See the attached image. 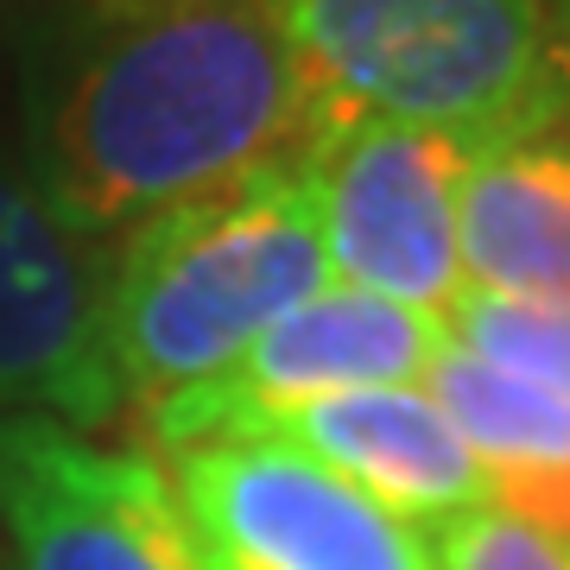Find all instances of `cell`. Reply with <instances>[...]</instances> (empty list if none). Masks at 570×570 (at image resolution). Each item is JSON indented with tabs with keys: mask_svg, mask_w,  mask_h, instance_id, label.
I'll return each instance as SVG.
<instances>
[{
	"mask_svg": "<svg viewBox=\"0 0 570 570\" xmlns=\"http://www.w3.org/2000/svg\"><path fill=\"white\" fill-rule=\"evenodd\" d=\"M324 134L273 0L108 7L32 134V178L82 235L305 165Z\"/></svg>",
	"mask_w": 570,
	"mask_h": 570,
	"instance_id": "obj_1",
	"label": "cell"
},
{
	"mask_svg": "<svg viewBox=\"0 0 570 570\" xmlns=\"http://www.w3.org/2000/svg\"><path fill=\"white\" fill-rule=\"evenodd\" d=\"M330 285L324 223L305 165L159 209L121 235L108 273V362L121 425L216 381L266 324Z\"/></svg>",
	"mask_w": 570,
	"mask_h": 570,
	"instance_id": "obj_2",
	"label": "cell"
},
{
	"mask_svg": "<svg viewBox=\"0 0 570 570\" xmlns=\"http://www.w3.org/2000/svg\"><path fill=\"white\" fill-rule=\"evenodd\" d=\"M324 121H406L456 146L570 121L539 0H273Z\"/></svg>",
	"mask_w": 570,
	"mask_h": 570,
	"instance_id": "obj_3",
	"label": "cell"
},
{
	"mask_svg": "<svg viewBox=\"0 0 570 570\" xmlns=\"http://www.w3.org/2000/svg\"><path fill=\"white\" fill-rule=\"evenodd\" d=\"M209 570H438L431 532L273 438L165 450Z\"/></svg>",
	"mask_w": 570,
	"mask_h": 570,
	"instance_id": "obj_4",
	"label": "cell"
},
{
	"mask_svg": "<svg viewBox=\"0 0 570 570\" xmlns=\"http://www.w3.org/2000/svg\"><path fill=\"white\" fill-rule=\"evenodd\" d=\"M115 247L63 223L32 165L0 153V419L96 431L121 419L108 362Z\"/></svg>",
	"mask_w": 570,
	"mask_h": 570,
	"instance_id": "obj_5",
	"label": "cell"
},
{
	"mask_svg": "<svg viewBox=\"0 0 570 570\" xmlns=\"http://www.w3.org/2000/svg\"><path fill=\"white\" fill-rule=\"evenodd\" d=\"M469 146L406 121H324L311 140V190L324 223L330 285L444 317L463 298L456 184Z\"/></svg>",
	"mask_w": 570,
	"mask_h": 570,
	"instance_id": "obj_6",
	"label": "cell"
},
{
	"mask_svg": "<svg viewBox=\"0 0 570 570\" xmlns=\"http://www.w3.org/2000/svg\"><path fill=\"white\" fill-rule=\"evenodd\" d=\"M7 570H209L153 450H108L58 419H0Z\"/></svg>",
	"mask_w": 570,
	"mask_h": 570,
	"instance_id": "obj_7",
	"label": "cell"
},
{
	"mask_svg": "<svg viewBox=\"0 0 570 570\" xmlns=\"http://www.w3.org/2000/svg\"><path fill=\"white\" fill-rule=\"evenodd\" d=\"M444 348V317L355 292V285H324L305 305L285 311L279 324H266L235 367L127 419V431L140 450H184L204 438H228L247 419L305 406V400L355 387H412L431 374Z\"/></svg>",
	"mask_w": 570,
	"mask_h": 570,
	"instance_id": "obj_8",
	"label": "cell"
},
{
	"mask_svg": "<svg viewBox=\"0 0 570 570\" xmlns=\"http://www.w3.org/2000/svg\"><path fill=\"white\" fill-rule=\"evenodd\" d=\"M228 438H273V444L305 450L311 463L336 469L343 482H355L412 527H444L469 508H489L475 456L463 450L444 406L425 393V381L305 400V406L247 419Z\"/></svg>",
	"mask_w": 570,
	"mask_h": 570,
	"instance_id": "obj_9",
	"label": "cell"
},
{
	"mask_svg": "<svg viewBox=\"0 0 570 570\" xmlns=\"http://www.w3.org/2000/svg\"><path fill=\"white\" fill-rule=\"evenodd\" d=\"M456 266L463 292L508 305L570 311V146H475L456 184Z\"/></svg>",
	"mask_w": 570,
	"mask_h": 570,
	"instance_id": "obj_10",
	"label": "cell"
},
{
	"mask_svg": "<svg viewBox=\"0 0 570 570\" xmlns=\"http://www.w3.org/2000/svg\"><path fill=\"white\" fill-rule=\"evenodd\" d=\"M425 393L475 456L489 508L570 539V393L520 381L456 343L431 362Z\"/></svg>",
	"mask_w": 570,
	"mask_h": 570,
	"instance_id": "obj_11",
	"label": "cell"
},
{
	"mask_svg": "<svg viewBox=\"0 0 570 570\" xmlns=\"http://www.w3.org/2000/svg\"><path fill=\"white\" fill-rule=\"evenodd\" d=\"M450 343L482 355V362L508 367L520 381L570 393V311L564 305H508V298H482L463 292L444 311Z\"/></svg>",
	"mask_w": 570,
	"mask_h": 570,
	"instance_id": "obj_12",
	"label": "cell"
},
{
	"mask_svg": "<svg viewBox=\"0 0 570 570\" xmlns=\"http://www.w3.org/2000/svg\"><path fill=\"white\" fill-rule=\"evenodd\" d=\"M438 570H570V539L527 527L501 508H469L431 527Z\"/></svg>",
	"mask_w": 570,
	"mask_h": 570,
	"instance_id": "obj_13",
	"label": "cell"
},
{
	"mask_svg": "<svg viewBox=\"0 0 570 570\" xmlns=\"http://www.w3.org/2000/svg\"><path fill=\"white\" fill-rule=\"evenodd\" d=\"M539 20H546V58H551V77H558V96H564V115H570V0H539Z\"/></svg>",
	"mask_w": 570,
	"mask_h": 570,
	"instance_id": "obj_14",
	"label": "cell"
},
{
	"mask_svg": "<svg viewBox=\"0 0 570 570\" xmlns=\"http://www.w3.org/2000/svg\"><path fill=\"white\" fill-rule=\"evenodd\" d=\"M108 7H127V0H102V13H108Z\"/></svg>",
	"mask_w": 570,
	"mask_h": 570,
	"instance_id": "obj_15",
	"label": "cell"
}]
</instances>
